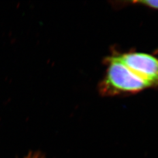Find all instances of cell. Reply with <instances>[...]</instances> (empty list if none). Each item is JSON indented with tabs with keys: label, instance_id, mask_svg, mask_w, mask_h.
Masks as SVG:
<instances>
[{
	"label": "cell",
	"instance_id": "obj_1",
	"mask_svg": "<svg viewBox=\"0 0 158 158\" xmlns=\"http://www.w3.org/2000/svg\"><path fill=\"white\" fill-rule=\"evenodd\" d=\"M104 62L107 65L106 74L98 85V91L102 96L135 94L149 88L150 84L133 73L123 64L108 58Z\"/></svg>",
	"mask_w": 158,
	"mask_h": 158
},
{
	"label": "cell",
	"instance_id": "obj_2",
	"mask_svg": "<svg viewBox=\"0 0 158 158\" xmlns=\"http://www.w3.org/2000/svg\"><path fill=\"white\" fill-rule=\"evenodd\" d=\"M107 57L123 64L133 73L150 84L152 88H158L157 57L136 52L114 54Z\"/></svg>",
	"mask_w": 158,
	"mask_h": 158
},
{
	"label": "cell",
	"instance_id": "obj_3",
	"mask_svg": "<svg viewBox=\"0 0 158 158\" xmlns=\"http://www.w3.org/2000/svg\"><path fill=\"white\" fill-rule=\"evenodd\" d=\"M127 3H132L134 4H138L145 6L153 10H158V1H152V0H140V1H127Z\"/></svg>",
	"mask_w": 158,
	"mask_h": 158
},
{
	"label": "cell",
	"instance_id": "obj_4",
	"mask_svg": "<svg viewBox=\"0 0 158 158\" xmlns=\"http://www.w3.org/2000/svg\"><path fill=\"white\" fill-rule=\"evenodd\" d=\"M154 53L155 54H158V49H156L155 51V52H154Z\"/></svg>",
	"mask_w": 158,
	"mask_h": 158
}]
</instances>
